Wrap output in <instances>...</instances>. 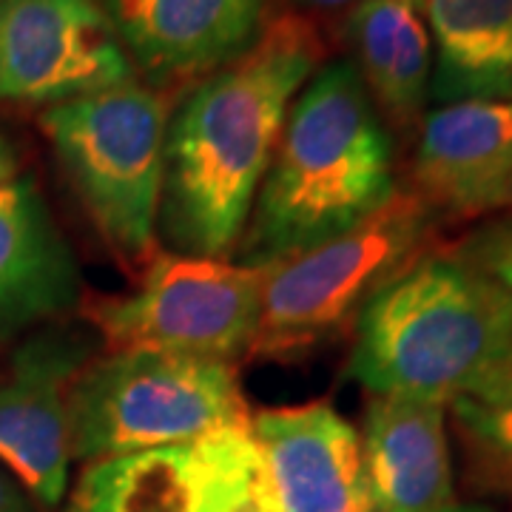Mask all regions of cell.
Listing matches in <instances>:
<instances>
[{
	"label": "cell",
	"instance_id": "obj_1",
	"mask_svg": "<svg viewBox=\"0 0 512 512\" xmlns=\"http://www.w3.org/2000/svg\"><path fill=\"white\" fill-rule=\"evenodd\" d=\"M319 66V35L285 15L185 97L165 131L160 202V231L180 254L225 259L237 248L288 111Z\"/></svg>",
	"mask_w": 512,
	"mask_h": 512
},
{
	"label": "cell",
	"instance_id": "obj_2",
	"mask_svg": "<svg viewBox=\"0 0 512 512\" xmlns=\"http://www.w3.org/2000/svg\"><path fill=\"white\" fill-rule=\"evenodd\" d=\"M393 143L353 60L322 63L296 94L251 217L242 265L265 268L362 222L393 197Z\"/></svg>",
	"mask_w": 512,
	"mask_h": 512
},
{
	"label": "cell",
	"instance_id": "obj_3",
	"mask_svg": "<svg viewBox=\"0 0 512 512\" xmlns=\"http://www.w3.org/2000/svg\"><path fill=\"white\" fill-rule=\"evenodd\" d=\"M512 365V305L456 248L416 256L353 325L348 376L370 393L450 402Z\"/></svg>",
	"mask_w": 512,
	"mask_h": 512
},
{
	"label": "cell",
	"instance_id": "obj_4",
	"mask_svg": "<svg viewBox=\"0 0 512 512\" xmlns=\"http://www.w3.org/2000/svg\"><path fill=\"white\" fill-rule=\"evenodd\" d=\"M234 362L117 350L94 356L69 393L72 461H103L228 430H251Z\"/></svg>",
	"mask_w": 512,
	"mask_h": 512
},
{
	"label": "cell",
	"instance_id": "obj_5",
	"mask_svg": "<svg viewBox=\"0 0 512 512\" xmlns=\"http://www.w3.org/2000/svg\"><path fill=\"white\" fill-rule=\"evenodd\" d=\"M430 228L433 211L419 194L396 188L348 231L265 265L259 319L245 356L291 362L345 336L367 302L421 254Z\"/></svg>",
	"mask_w": 512,
	"mask_h": 512
},
{
	"label": "cell",
	"instance_id": "obj_6",
	"mask_svg": "<svg viewBox=\"0 0 512 512\" xmlns=\"http://www.w3.org/2000/svg\"><path fill=\"white\" fill-rule=\"evenodd\" d=\"M40 128L106 248L143 271L160 234L168 131L160 94L131 80L46 109Z\"/></svg>",
	"mask_w": 512,
	"mask_h": 512
},
{
	"label": "cell",
	"instance_id": "obj_7",
	"mask_svg": "<svg viewBox=\"0 0 512 512\" xmlns=\"http://www.w3.org/2000/svg\"><path fill=\"white\" fill-rule=\"evenodd\" d=\"M265 268L211 256L160 254L140 285L94 302L86 322L109 353L154 350L234 362L254 339Z\"/></svg>",
	"mask_w": 512,
	"mask_h": 512
},
{
	"label": "cell",
	"instance_id": "obj_8",
	"mask_svg": "<svg viewBox=\"0 0 512 512\" xmlns=\"http://www.w3.org/2000/svg\"><path fill=\"white\" fill-rule=\"evenodd\" d=\"M66 512H274L254 430L86 464Z\"/></svg>",
	"mask_w": 512,
	"mask_h": 512
},
{
	"label": "cell",
	"instance_id": "obj_9",
	"mask_svg": "<svg viewBox=\"0 0 512 512\" xmlns=\"http://www.w3.org/2000/svg\"><path fill=\"white\" fill-rule=\"evenodd\" d=\"M97 348L89 322H55L20 339L0 379V467L37 507L55 510L69 493V393Z\"/></svg>",
	"mask_w": 512,
	"mask_h": 512
},
{
	"label": "cell",
	"instance_id": "obj_10",
	"mask_svg": "<svg viewBox=\"0 0 512 512\" xmlns=\"http://www.w3.org/2000/svg\"><path fill=\"white\" fill-rule=\"evenodd\" d=\"M131 80L97 0H0V103L52 109Z\"/></svg>",
	"mask_w": 512,
	"mask_h": 512
},
{
	"label": "cell",
	"instance_id": "obj_11",
	"mask_svg": "<svg viewBox=\"0 0 512 512\" xmlns=\"http://www.w3.org/2000/svg\"><path fill=\"white\" fill-rule=\"evenodd\" d=\"M251 430L274 512H376L359 430L333 404L274 407Z\"/></svg>",
	"mask_w": 512,
	"mask_h": 512
},
{
	"label": "cell",
	"instance_id": "obj_12",
	"mask_svg": "<svg viewBox=\"0 0 512 512\" xmlns=\"http://www.w3.org/2000/svg\"><path fill=\"white\" fill-rule=\"evenodd\" d=\"M131 66L154 86L202 80L265 32L268 0H97Z\"/></svg>",
	"mask_w": 512,
	"mask_h": 512
},
{
	"label": "cell",
	"instance_id": "obj_13",
	"mask_svg": "<svg viewBox=\"0 0 512 512\" xmlns=\"http://www.w3.org/2000/svg\"><path fill=\"white\" fill-rule=\"evenodd\" d=\"M413 180L430 211L458 220L512 205V100H461L430 111Z\"/></svg>",
	"mask_w": 512,
	"mask_h": 512
},
{
	"label": "cell",
	"instance_id": "obj_14",
	"mask_svg": "<svg viewBox=\"0 0 512 512\" xmlns=\"http://www.w3.org/2000/svg\"><path fill=\"white\" fill-rule=\"evenodd\" d=\"M83 271L35 177L0 188V345L72 319Z\"/></svg>",
	"mask_w": 512,
	"mask_h": 512
},
{
	"label": "cell",
	"instance_id": "obj_15",
	"mask_svg": "<svg viewBox=\"0 0 512 512\" xmlns=\"http://www.w3.org/2000/svg\"><path fill=\"white\" fill-rule=\"evenodd\" d=\"M376 512H439L456 504L447 404L370 393L359 433Z\"/></svg>",
	"mask_w": 512,
	"mask_h": 512
},
{
	"label": "cell",
	"instance_id": "obj_16",
	"mask_svg": "<svg viewBox=\"0 0 512 512\" xmlns=\"http://www.w3.org/2000/svg\"><path fill=\"white\" fill-rule=\"evenodd\" d=\"M430 97L512 100V0H427Z\"/></svg>",
	"mask_w": 512,
	"mask_h": 512
},
{
	"label": "cell",
	"instance_id": "obj_17",
	"mask_svg": "<svg viewBox=\"0 0 512 512\" xmlns=\"http://www.w3.org/2000/svg\"><path fill=\"white\" fill-rule=\"evenodd\" d=\"M345 32L373 103L396 123L416 120L433 72V46L419 15L399 0H356Z\"/></svg>",
	"mask_w": 512,
	"mask_h": 512
},
{
	"label": "cell",
	"instance_id": "obj_18",
	"mask_svg": "<svg viewBox=\"0 0 512 512\" xmlns=\"http://www.w3.org/2000/svg\"><path fill=\"white\" fill-rule=\"evenodd\" d=\"M470 470L487 490L512 498V365H504L447 402Z\"/></svg>",
	"mask_w": 512,
	"mask_h": 512
},
{
	"label": "cell",
	"instance_id": "obj_19",
	"mask_svg": "<svg viewBox=\"0 0 512 512\" xmlns=\"http://www.w3.org/2000/svg\"><path fill=\"white\" fill-rule=\"evenodd\" d=\"M456 251L467 262H473L487 279H493L498 291L512 305V217L495 220L473 231L470 237L458 242Z\"/></svg>",
	"mask_w": 512,
	"mask_h": 512
},
{
	"label": "cell",
	"instance_id": "obj_20",
	"mask_svg": "<svg viewBox=\"0 0 512 512\" xmlns=\"http://www.w3.org/2000/svg\"><path fill=\"white\" fill-rule=\"evenodd\" d=\"M0 512H37L32 495L0 467Z\"/></svg>",
	"mask_w": 512,
	"mask_h": 512
},
{
	"label": "cell",
	"instance_id": "obj_21",
	"mask_svg": "<svg viewBox=\"0 0 512 512\" xmlns=\"http://www.w3.org/2000/svg\"><path fill=\"white\" fill-rule=\"evenodd\" d=\"M20 177V160L15 146L9 143L6 134H0V188H6L9 183H15Z\"/></svg>",
	"mask_w": 512,
	"mask_h": 512
},
{
	"label": "cell",
	"instance_id": "obj_22",
	"mask_svg": "<svg viewBox=\"0 0 512 512\" xmlns=\"http://www.w3.org/2000/svg\"><path fill=\"white\" fill-rule=\"evenodd\" d=\"M299 6L305 9H333V6H345V3H353V0H296Z\"/></svg>",
	"mask_w": 512,
	"mask_h": 512
},
{
	"label": "cell",
	"instance_id": "obj_23",
	"mask_svg": "<svg viewBox=\"0 0 512 512\" xmlns=\"http://www.w3.org/2000/svg\"><path fill=\"white\" fill-rule=\"evenodd\" d=\"M439 512H495L490 510V507H478V504H450V507H444V510Z\"/></svg>",
	"mask_w": 512,
	"mask_h": 512
},
{
	"label": "cell",
	"instance_id": "obj_24",
	"mask_svg": "<svg viewBox=\"0 0 512 512\" xmlns=\"http://www.w3.org/2000/svg\"><path fill=\"white\" fill-rule=\"evenodd\" d=\"M399 3H404L407 9H413L416 15H419V12H421V9H424V6H427V0H399Z\"/></svg>",
	"mask_w": 512,
	"mask_h": 512
}]
</instances>
